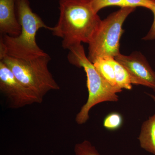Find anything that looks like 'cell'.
I'll use <instances>...</instances> for the list:
<instances>
[{
  "instance_id": "1",
  "label": "cell",
  "mask_w": 155,
  "mask_h": 155,
  "mask_svg": "<svg viewBox=\"0 0 155 155\" xmlns=\"http://www.w3.org/2000/svg\"><path fill=\"white\" fill-rule=\"evenodd\" d=\"M59 4V20L51 30L53 35L62 39L64 49L81 42L88 44L102 21L92 8L90 0H60Z\"/></svg>"
},
{
  "instance_id": "2",
  "label": "cell",
  "mask_w": 155,
  "mask_h": 155,
  "mask_svg": "<svg viewBox=\"0 0 155 155\" xmlns=\"http://www.w3.org/2000/svg\"><path fill=\"white\" fill-rule=\"evenodd\" d=\"M17 17L21 26L18 36L1 35L0 58L5 56L17 59L29 60L47 54L36 43L37 32L44 28L51 31L38 14L32 11L28 0H16Z\"/></svg>"
},
{
  "instance_id": "3",
  "label": "cell",
  "mask_w": 155,
  "mask_h": 155,
  "mask_svg": "<svg viewBox=\"0 0 155 155\" xmlns=\"http://www.w3.org/2000/svg\"><path fill=\"white\" fill-rule=\"evenodd\" d=\"M69 51L67 58L69 63L75 67H82L86 74L88 99L76 115L75 119L78 125H82L89 119V112L92 108L104 102L118 101L117 94L121 92L122 90L112 86L101 75L88 60L82 45L73 47Z\"/></svg>"
},
{
  "instance_id": "4",
  "label": "cell",
  "mask_w": 155,
  "mask_h": 155,
  "mask_svg": "<svg viewBox=\"0 0 155 155\" xmlns=\"http://www.w3.org/2000/svg\"><path fill=\"white\" fill-rule=\"evenodd\" d=\"M22 85L36 98L38 104L51 91H58L60 87L48 69L51 57L44 55L29 60L5 56L0 58Z\"/></svg>"
},
{
  "instance_id": "5",
  "label": "cell",
  "mask_w": 155,
  "mask_h": 155,
  "mask_svg": "<svg viewBox=\"0 0 155 155\" xmlns=\"http://www.w3.org/2000/svg\"><path fill=\"white\" fill-rule=\"evenodd\" d=\"M135 8L123 7L102 20L88 44V60L91 63L99 58H115L120 54V40L123 23Z\"/></svg>"
},
{
  "instance_id": "6",
  "label": "cell",
  "mask_w": 155,
  "mask_h": 155,
  "mask_svg": "<svg viewBox=\"0 0 155 155\" xmlns=\"http://www.w3.org/2000/svg\"><path fill=\"white\" fill-rule=\"evenodd\" d=\"M0 91L7 99L9 107L12 109L38 104L36 98L17 80L2 61H0Z\"/></svg>"
},
{
  "instance_id": "7",
  "label": "cell",
  "mask_w": 155,
  "mask_h": 155,
  "mask_svg": "<svg viewBox=\"0 0 155 155\" xmlns=\"http://www.w3.org/2000/svg\"><path fill=\"white\" fill-rule=\"evenodd\" d=\"M115 59L127 70L131 83L149 87L155 92V72L141 53L134 52L129 55L120 53Z\"/></svg>"
},
{
  "instance_id": "8",
  "label": "cell",
  "mask_w": 155,
  "mask_h": 155,
  "mask_svg": "<svg viewBox=\"0 0 155 155\" xmlns=\"http://www.w3.org/2000/svg\"><path fill=\"white\" fill-rule=\"evenodd\" d=\"M16 0H0L1 35L18 36L21 26L16 16Z\"/></svg>"
},
{
  "instance_id": "9",
  "label": "cell",
  "mask_w": 155,
  "mask_h": 155,
  "mask_svg": "<svg viewBox=\"0 0 155 155\" xmlns=\"http://www.w3.org/2000/svg\"><path fill=\"white\" fill-rule=\"evenodd\" d=\"M138 140L142 148L155 155V114L143 122Z\"/></svg>"
},
{
  "instance_id": "10",
  "label": "cell",
  "mask_w": 155,
  "mask_h": 155,
  "mask_svg": "<svg viewBox=\"0 0 155 155\" xmlns=\"http://www.w3.org/2000/svg\"><path fill=\"white\" fill-rule=\"evenodd\" d=\"M93 64L97 70L108 83L114 87L121 89L116 83L114 67L109 58L97 59Z\"/></svg>"
},
{
  "instance_id": "11",
  "label": "cell",
  "mask_w": 155,
  "mask_h": 155,
  "mask_svg": "<svg viewBox=\"0 0 155 155\" xmlns=\"http://www.w3.org/2000/svg\"><path fill=\"white\" fill-rule=\"evenodd\" d=\"M114 67L116 83L119 88L130 90L132 89V83L130 75L127 70L115 58H109Z\"/></svg>"
},
{
  "instance_id": "12",
  "label": "cell",
  "mask_w": 155,
  "mask_h": 155,
  "mask_svg": "<svg viewBox=\"0 0 155 155\" xmlns=\"http://www.w3.org/2000/svg\"><path fill=\"white\" fill-rule=\"evenodd\" d=\"M123 122V118L121 114L117 112H113L106 116L103 122V125L107 130H115L122 126Z\"/></svg>"
},
{
  "instance_id": "13",
  "label": "cell",
  "mask_w": 155,
  "mask_h": 155,
  "mask_svg": "<svg viewBox=\"0 0 155 155\" xmlns=\"http://www.w3.org/2000/svg\"><path fill=\"white\" fill-rule=\"evenodd\" d=\"M74 150L75 155H101L95 147L87 140L75 144Z\"/></svg>"
},
{
  "instance_id": "14",
  "label": "cell",
  "mask_w": 155,
  "mask_h": 155,
  "mask_svg": "<svg viewBox=\"0 0 155 155\" xmlns=\"http://www.w3.org/2000/svg\"><path fill=\"white\" fill-rule=\"evenodd\" d=\"M91 5L95 13L109 6H118L123 8L124 0H90Z\"/></svg>"
},
{
  "instance_id": "15",
  "label": "cell",
  "mask_w": 155,
  "mask_h": 155,
  "mask_svg": "<svg viewBox=\"0 0 155 155\" xmlns=\"http://www.w3.org/2000/svg\"><path fill=\"white\" fill-rule=\"evenodd\" d=\"M155 4V0H124L123 7L135 8L141 7L149 9Z\"/></svg>"
},
{
  "instance_id": "16",
  "label": "cell",
  "mask_w": 155,
  "mask_h": 155,
  "mask_svg": "<svg viewBox=\"0 0 155 155\" xmlns=\"http://www.w3.org/2000/svg\"><path fill=\"white\" fill-rule=\"evenodd\" d=\"M150 10L152 12L153 14V22L149 32L143 38V39L145 41L153 40L155 39V4L151 7Z\"/></svg>"
},
{
  "instance_id": "17",
  "label": "cell",
  "mask_w": 155,
  "mask_h": 155,
  "mask_svg": "<svg viewBox=\"0 0 155 155\" xmlns=\"http://www.w3.org/2000/svg\"><path fill=\"white\" fill-rule=\"evenodd\" d=\"M148 94L149 95V96L150 97H151L152 98V99L153 101L154 102L155 104V96L153 95V94Z\"/></svg>"
}]
</instances>
